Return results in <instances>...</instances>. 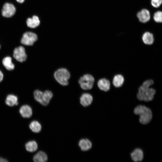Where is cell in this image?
Wrapping results in <instances>:
<instances>
[{"label":"cell","mask_w":162,"mask_h":162,"mask_svg":"<svg viewBox=\"0 0 162 162\" xmlns=\"http://www.w3.org/2000/svg\"><path fill=\"white\" fill-rule=\"evenodd\" d=\"M154 83V81L151 79L143 81L138 88L136 94L137 99L140 101L146 102L152 101L156 93L155 90L151 87Z\"/></svg>","instance_id":"cell-1"},{"label":"cell","mask_w":162,"mask_h":162,"mask_svg":"<svg viewBox=\"0 0 162 162\" xmlns=\"http://www.w3.org/2000/svg\"><path fill=\"white\" fill-rule=\"evenodd\" d=\"M134 112L136 115L139 116V121L142 124H147L152 119V112L149 108L145 106L138 105L134 108Z\"/></svg>","instance_id":"cell-2"},{"label":"cell","mask_w":162,"mask_h":162,"mask_svg":"<svg viewBox=\"0 0 162 162\" xmlns=\"http://www.w3.org/2000/svg\"><path fill=\"white\" fill-rule=\"evenodd\" d=\"M53 77L55 81L62 86H66L69 84L71 74L69 71L66 68H60L54 72Z\"/></svg>","instance_id":"cell-3"},{"label":"cell","mask_w":162,"mask_h":162,"mask_svg":"<svg viewBox=\"0 0 162 162\" xmlns=\"http://www.w3.org/2000/svg\"><path fill=\"white\" fill-rule=\"evenodd\" d=\"M34 96L37 101L43 106H46L49 104L53 98V94L52 92L49 89L44 91L36 89L34 92Z\"/></svg>","instance_id":"cell-4"},{"label":"cell","mask_w":162,"mask_h":162,"mask_svg":"<svg viewBox=\"0 0 162 162\" xmlns=\"http://www.w3.org/2000/svg\"><path fill=\"white\" fill-rule=\"evenodd\" d=\"M95 80L93 76L89 73H86L81 76L78 80L80 88L84 91L91 90L94 84Z\"/></svg>","instance_id":"cell-5"},{"label":"cell","mask_w":162,"mask_h":162,"mask_svg":"<svg viewBox=\"0 0 162 162\" xmlns=\"http://www.w3.org/2000/svg\"><path fill=\"white\" fill-rule=\"evenodd\" d=\"M38 39V36L36 34L31 32H26L23 34L21 42L25 45L32 46Z\"/></svg>","instance_id":"cell-6"},{"label":"cell","mask_w":162,"mask_h":162,"mask_svg":"<svg viewBox=\"0 0 162 162\" xmlns=\"http://www.w3.org/2000/svg\"><path fill=\"white\" fill-rule=\"evenodd\" d=\"M136 16L139 21L142 23L148 22L151 17L149 10L146 8H143L139 11L136 14Z\"/></svg>","instance_id":"cell-7"},{"label":"cell","mask_w":162,"mask_h":162,"mask_svg":"<svg viewBox=\"0 0 162 162\" xmlns=\"http://www.w3.org/2000/svg\"><path fill=\"white\" fill-rule=\"evenodd\" d=\"M13 56L15 59L21 62L25 61L27 58L25 49L22 46H20L15 48Z\"/></svg>","instance_id":"cell-8"},{"label":"cell","mask_w":162,"mask_h":162,"mask_svg":"<svg viewBox=\"0 0 162 162\" xmlns=\"http://www.w3.org/2000/svg\"><path fill=\"white\" fill-rule=\"evenodd\" d=\"M16 8L12 4L6 3L4 5L2 10V16L5 17H10L15 14Z\"/></svg>","instance_id":"cell-9"},{"label":"cell","mask_w":162,"mask_h":162,"mask_svg":"<svg viewBox=\"0 0 162 162\" xmlns=\"http://www.w3.org/2000/svg\"><path fill=\"white\" fill-rule=\"evenodd\" d=\"M79 99L81 105L84 107H87L92 103L93 97L90 93L85 92L81 94Z\"/></svg>","instance_id":"cell-10"},{"label":"cell","mask_w":162,"mask_h":162,"mask_svg":"<svg viewBox=\"0 0 162 162\" xmlns=\"http://www.w3.org/2000/svg\"><path fill=\"white\" fill-rule=\"evenodd\" d=\"M111 85V82L109 80L105 77L100 78L97 82L98 88L104 92H107L110 90Z\"/></svg>","instance_id":"cell-11"},{"label":"cell","mask_w":162,"mask_h":162,"mask_svg":"<svg viewBox=\"0 0 162 162\" xmlns=\"http://www.w3.org/2000/svg\"><path fill=\"white\" fill-rule=\"evenodd\" d=\"M141 39L143 43L148 45L152 44L154 40L153 34L149 31L144 32L142 36Z\"/></svg>","instance_id":"cell-12"},{"label":"cell","mask_w":162,"mask_h":162,"mask_svg":"<svg viewBox=\"0 0 162 162\" xmlns=\"http://www.w3.org/2000/svg\"><path fill=\"white\" fill-rule=\"evenodd\" d=\"M124 82V76L121 74H118L115 75L113 77L111 84L115 87L119 88L123 86Z\"/></svg>","instance_id":"cell-13"},{"label":"cell","mask_w":162,"mask_h":162,"mask_svg":"<svg viewBox=\"0 0 162 162\" xmlns=\"http://www.w3.org/2000/svg\"><path fill=\"white\" fill-rule=\"evenodd\" d=\"M130 155L132 160L136 162L141 161L143 158V151L140 148L135 149Z\"/></svg>","instance_id":"cell-14"},{"label":"cell","mask_w":162,"mask_h":162,"mask_svg":"<svg viewBox=\"0 0 162 162\" xmlns=\"http://www.w3.org/2000/svg\"><path fill=\"white\" fill-rule=\"evenodd\" d=\"M19 112L21 116L25 118H30L32 114V108L27 105L21 106Z\"/></svg>","instance_id":"cell-15"},{"label":"cell","mask_w":162,"mask_h":162,"mask_svg":"<svg viewBox=\"0 0 162 162\" xmlns=\"http://www.w3.org/2000/svg\"><path fill=\"white\" fill-rule=\"evenodd\" d=\"M79 146L82 151H87L91 148L92 144L91 142L88 139H83L79 141Z\"/></svg>","instance_id":"cell-16"},{"label":"cell","mask_w":162,"mask_h":162,"mask_svg":"<svg viewBox=\"0 0 162 162\" xmlns=\"http://www.w3.org/2000/svg\"><path fill=\"white\" fill-rule=\"evenodd\" d=\"M26 23L29 27L34 28L39 25L40 20L38 16H34L32 18H29L27 19Z\"/></svg>","instance_id":"cell-17"},{"label":"cell","mask_w":162,"mask_h":162,"mask_svg":"<svg viewBox=\"0 0 162 162\" xmlns=\"http://www.w3.org/2000/svg\"><path fill=\"white\" fill-rule=\"evenodd\" d=\"M46 154L42 151L38 152L33 157V160L35 162H45L47 161Z\"/></svg>","instance_id":"cell-18"},{"label":"cell","mask_w":162,"mask_h":162,"mask_svg":"<svg viewBox=\"0 0 162 162\" xmlns=\"http://www.w3.org/2000/svg\"><path fill=\"white\" fill-rule=\"evenodd\" d=\"M18 98L16 96L13 94H10L7 97L5 102L8 106H13L18 104Z\"/></svg>","instance_id":"cell-19"},{"label":"cell","mask_w":162,"mask_h":162,"mask_svg":"<svg viewBox=\"0 0 162 162\" xmlns=\"http://www.w3.org/2000/svg\"><path fill=\"white\" fill-rule=\"evenodd\" d=\"M2 62L3 65L7 70L11 71L14 69L15 66L12 63V58L10 57H4L3 59Z\"/></svg>","instance_id":"cell-20"},{"label":"cell","mask_w":162,"mask_h":162,"mask_svg":"<svg viewBox=\"0 0 162 162\" xmlns=\"http://www.w3.org/2000/svg\"><path fill=\"white\" fill-rule=\"evenodd\" d=\"M26 150L30 152L35 151L38 149V144L34 141H31L27 142L26 144Z\"/></svg>","instance_id":"cell-21"},{"label":"cell","mask_w":162,"mask_h":162,"mask_svg":"<svg viewBox=\"0 0 162 162\" xmlns=\"http://www.w3.org/2000/svg\"><path fill=\"white\" fill-rule=\"evenodd\" d=\"M29 127L31 130L34 133H39L41 129L40 124L37 121L32 122L29 125Z\"/></svg>","instance_id":"cell-22"},{"label":"cell","mask_w":162,"mask_h":162,"mask_svg":"<svg viewBox=\"0 0 162 162\" xmlns=\"http://www.w3.org/2000/svg\"><path fill=\"white\" fill-rule=\"evenodd\" d=\"M154 21L157 23L162 22V11L158 10L155 11L151 16Z\"/></svg>","instance_id":"cell-23"},{"label":"cell","mask_w":162,"mask_h":162,"mask_svg":"<svg viewBox=\"0 0 162 162\" xmlns=\"http://www.w3.org/2000/svg\"><path fill=\"white\" fill-rule=\"evenodd\" d=\"M150 4L153 8L159 10V8L162 4V0H150Z\"/></svg>","instance_id":"cell-24"},{"label":"cell","mask_w":162,"mask_h":162,"mask_svg":"<svg viewBox=\"0 0 162 162\" xmlns=\"http://www.w3.org/2000/svg\"><path fill=\"white\" fill-rule=\"evenodd\" d=\"M3 74L2 72L0 70V82L3 80Z\"/></svg>","instance_id":"cell-25"},{"label":"cell","mask_w":162,"mask_h":162,"mask_svg":"<svg viewBox=\"0 0 162 162\" xmlns=\"http://www.w3.org/2000/svg\"><path fill=\"white\" fill-rule=\"evenodd\" d=\"M6 162L8 161L6 159L0 157V162Z\"/></svg>","instance_id":"cell-26"},{"label":"cell","mask_w":162,"mask_h":162,"mask_svg":"<svg viewBox=\"0 0 162 162\" xmlns=\"http://www.w3.org/2000/svg\"><path fill=\"white\" fill-rule=\"evenodd\" d=\"M25 0H16V1L20 3H23Z\"/></svg>","instance_id":"cell-27"},{"label":"cell","mask_w":162,"mask_h":162,"mask_svg":"<svg viewBox=\"0 0 162 162\" xmlns=\"http://www.w3.org/2000/svg\"><path fill=\"white\" fill-rule=\"evenodd\" d=\"M0 47H1V46H0Z\"/></svg>","instance_id":"cell-28"}]
</instances>
